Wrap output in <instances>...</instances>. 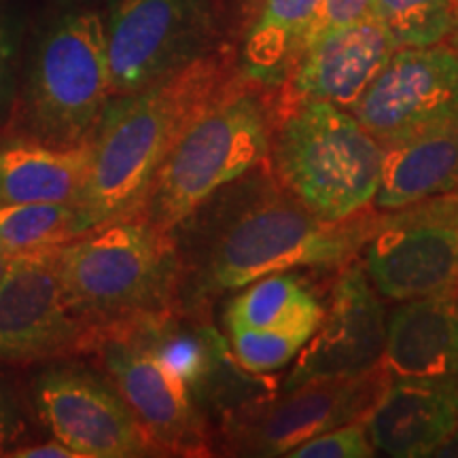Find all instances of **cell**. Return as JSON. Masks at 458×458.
<instances>
[{
	"mask_svg": "<svg viewBox=\"0 0 458 458\" xmlns=\"http://www.w3.org/2000/svg\"><path fill=\"white\" fill-rule=\"evenodd\" d=\"M374 206L344 221H325L291 196L267 159L206 199L174 232L182 278L179 306L206 310L210 300L284 270H340L357 259L380 225Z\"/></svg>",
	"mask_w": 458,
	"mask_h": 458,
	"instance_id": "obj_1",
	"label": "cell"
},
{
	"mask_svg": "<svg viewBox=\"0 0 458 458\" xmlns=\"http://www.w3.org/2000/svg\"><path fill=\"white\" fill-rule=\"evenodd\" d=\"M238 77L229 57L210 51L145 89L113 96L91 136L88 179L74 199L79 236L140 215L182 131Z\"/></svg>",
	"mask_w": 458,
	"mask_h": 458,
	"instance_id": "obj_2",
	"label": "cell"
},
{
	"mask_svg": "<svg viewBox=\"0 0 458 458\" xmlns=\"http://www.w3.org/2000/svg\"><path fill=\"white\" fill-rule=\"evenodd\" d=\"M55 267L71 310L88 329L179 306L181 253L174 232L145 215L91 227L60 246Z\"/></svg>",
	"mask_w": 458,
	"mask_h": 458,
	"instance_id": "obj_3",
	"label": "cell"
},
{
	"mask_svg": "<svg viewBox=\"0 0 458 458\" xmlns=\"http://www.w3.org/2000/svg\"><path fill=\"white\" fill-rule=\"evenodd\" d=\"M385 147L351 111L323 100L283 102L274 89L267 165L286 191L325 221L374 206Z\"/></svg>",
	"mask_w": 458,
	"mask_h": 458,
	"instance_id": "obj_4",
	"label": "cell"
},
{
	"mask_svg": "<svg viewBox=\"0 0 458 458\" xmlns=\"http://www.w3.org/2000/svg\"><path fill=\"white\" fill-rule=\"evenodd\" d=\"M274 89L242 74L189 123L157 170L140 215L168 232L267 159Z\"/></svg>",
	"mask_w": 458,
	"mask_h": 458,
	"instance_id": "obj_5",
	"label": "cell"
},
{
	"mask_svg": "<svg viewBox=\"0 0 458 458\" xmlns=\"http://www.w3.org/2000/svg\"><path fill=\"white\" fill-rule=\"evenodd\" d=\"M111 100L105 17L60 11L34 43L20 102V131L54 147L91 140Z\"/></svg>",
	"mask_w": 458,
	"mask_h": 458,
	"instance_id": "obj_6",
	"label": "cell"
},
{
	"mask_svg": "<svg viewBox=\"0 0 458 458\" xmlns=\"http://www.w3.org/2000/svg\"><path fill=\"white\" fill-rule=\"evenodd\" d=\"M386 385L388 374L380 363L360 376L276 391L221 418L213 450L227 456H286L314 435L368 416Z\"/></svg>",
	"mask_w": 458,
	"mask_h": 458,
	"instance_id": "obj_7",
	"label": "cell"
},
{
	"mask_svg": "<svg viewBox=\"0 0 458 458\" xmlns=\"http://www.w3.org/2000/svg\"><path fill=\"white\" fill-rule=\"evenodd\" d=\"M363 267L391 301L458 295V191L382 213Z\"/></svg>",
	"mask_w": 458,
	"mask_h": 458,
	"instance_id": "obj_8",
	"label": "cell"
},
{
	"mask_svg": "<svg viewBox=\"0 0 458 458\" xmlns=\"http://www.w3.org/2000/svg\"><path fill=\"white\" fill-rule=\"evenodd\" d=\"M113 96L134 94L213 51L210 0H106Z\"/></svg>",
	"mask_w": 458,
	"mask_h": 458,
	"instance_id": "obj_9",
	"label": "cell"
},
{
	"mask_svg": "<svg viewBox=\"0 0 458 458\" xmlns=\"http://www.w3.org/2000/svg\"><path fill=\"white\" fill-rule=\"evenodd\" d=\"M382 147L458 125V54L399 47L351 111Z\"/></svg>",
	"mask_w": 458,
	"mask_h": 458,
	"instance_id": "obj_10",
	"label": "cell"
},
{
	"mask_svg": "<svg viewBox=\"0 0 458 458\" xmlns=\"http://www.w3.org/2000/svg\"><path fill=\"white\" fill-rule=\"evenodd\" d=\"M32 401L54 439L81 458L156 454L122 394L96 371L55 365L34 377Z\"/></svg>",
	"mask_w": 458,
	"mask_h": 458,
	"instance_id": "obj_11",
	"label": "cell"
},
{
	"mask_svg": "<svg viewBox=\"0 0 458 458\" xmlns=\"http://www.w3.org/2000/svg\"><path fill=\"white\" fill-rule=\"evenodd\" d=\"M122 394L157 454H213L208 418L189 388L139 344L108 331H89L85 346Z\"/></svg>",
	"mask_w": 458,
	"mask_h": 458,
	"instance_id": "obj_12",
	"label": "cell"
},
{
	"mask_svg": "<svg viewBox=\"0 0 458 458\" xmlns=\"http://www.w3.org/2000/svg\"><path fill=\"white\" fill-rule=\"evenodd\" d=\"M385 301L365 274L363 263L340 267L331 284L318 327L295 357L280 391L312 380L351 377L377 368L386 346Z\"/></svg>",
	"mask_w": 458,
	"mask_h": 458,
	"instance_id": "obj_13",
	"label": "cell"
},
{
	"mask_svg": "<svg viewBox=\"0 0 458 458\" xmlns=\"http://www.w3.org/2000/svg\"><path fill=\"white\" fill-rule=\"evenodd\" d=\"M55 253L9 257L0 276V359H43L85 346L89 329L68 306Z\"/></svg>",
	"mask_w": 458,
	"mask_h": 458,
	"instance_id": "obj_14",
	"label": "cell"
},
{
	"mask_svg": "<svg viewBox=\"0 0 458 458\" xmlns=\"http://www.w3.org/2000/svg\"><path fill=\"white\" fill-rule=\"evenodd\" d=\"M397 45L374 13L337 28L301 49L289 79L276 88L283 102L323 100L352 111Z\"/></svg>",
	"mask_w": 458,
	"mask_h": 458,
	"instance_id": "obj_15",
	"label": "cell"
},
{
	"mask_svg": "<svg viewBox=\"0 0 458 458\" xmlns=\"http://www.w3.org/2000/svg\"><path fill=\"white\" fill-rule=\"evenodd\" d=\"M365 422L376 452L433 456L458 427V377H388Z\"/></svg>",
	"mask_w": 458,
	"mask_h": 458,
	"instance_id": "obj_16",
	"label": "cell"
},
{
	"mask_svg": "<svg viewBox=\"0 0 458 458\" xmlns=\"http://www.w3.org/2000/svg\"><path fill=\"white\" fill-rule=\"evenodd\" d=\"M388 377H458V300L399 301L386 317Z\"/></svg>",
	"mask_w": 458,
	"mask_h": 458,
	"instance_id": "obj_17",
	"label": "cell"
},
{
	"mask_svg": "<svg viewBox=\"0 0 458 458\" xmlns=\"http://www.w3.org/2000/svg\"><path fill=\"white\" fill-rule=\"evenodd\" d=\"M91 140L79 147L17 139L0 145V204L72 202L88 179Z\"/></svg>",
	"mask_w": 458,
	"mask_h": 458,
	"instance_id": "obj_18",
	"label": "cell"
},
{
	"mask_svg": "<svg viewBox=\"0 0 458 458\" xmlns=\"http://www.w3.org/2000/svg\"><path fill=\"white\" fill-rule=\"evenodd\" d=\"M452 191H458V125L386 147L374 208L388 213Z\"/></svg>",
	"mask_w": 458,
	"mask_h": 458,
	"instance_id": "obj_19",
	"label": "cell"
},
{
	"mask_svg": "<svg viewBox=\"0 0 458 458\" xmlns=\"http://www.w3.org/2000/svg\"><path fill=\"white\" fill-rule=\"evenodd\" d=\"M318 284L300 270L274 272L240 286L223 310V325L246 329L300 331L312 335L325 314Z\"/></svg>",
	"mask_w": 458,
	"mask_h": 458,
	"instance_id": "obj_20",
	"label": "cell"
},
{
	"mask_svg": "<svg viewBox=\"0 0 458 458\" xmlns=\"http://www.w3.org/2000/svg\"><path fill=\"white\" fill-rule=\"evenodd\" d=\"M320 0H261L240 34L238 71L250 83L276 89L289 79Z\"/></svg>",
	"mask_w": 458,
	"mask_h": 458,
	"instance_id": "obj_21",
	"label": "cell"
},
{
	"mask_svg": "<svg viewBox=\"0 0 458 458\" xmlns=\"http://www.w3.org/2000/svg\"><path fill=\"white\" fill-rule=\"evenodd\" d=\"M77 236L72 202L0 204V250L7 257L60 249Z\"/></svg>",
	"mask_w": 458,
	"mask_h": 458,
	"instance_id": "obj_22",
	"label": "cell"
},
{
	"mask_svg": "<svg viewBox=\"0 0 458 458\" xmlns=\"http://www.w3.org/2000/svg\"><path fill=\"white\" fill-rule=\"evenodd\" d=\"M374 15L399 47L444 43L454 21V0H374Z\"/></svg>",
	"mask_w": 458,
	"mask_h": 458,
	"instance_id": "obj_23",
	"label": "cell"
},
{
	"mask_svg": "<svg viewBox=\"0 0 458 458\" xmlns=\"http://www.w3.org/2000/svg\"><path fill=\"white\" fill-rule=\"evenodd\" d=\"M225 331L229 348L238 363L250 374L259 376H270L293 363L306 342L310 340V335L300 334V331L246 327H229Z\"/></svg>",
	"mask_w": 458,
	"mask_h": 458,
	"instance_id": "obj_24",
	"label": "cell"
},
{
	"mask_svg": "<svg viewBox=\"0 0 458 458\" xmlns=\"http://www.w3.org/2000/svg\"><path fill=\"white\" fill-rule=\"evenodd\" d=\"M376 454L368 433V422H346V425L331 428L297 445L286 456L295 458H369Z\"/></svg>",
	"mask_w": 458,
	"mask_h": 458,
	"instance_id": "obj_25",
	"label": "cell"
},
{
	"mask_svg": "<svg viewBox=\"0 0 458 458\" xmlns=\"http://www.w3.org/2000/svg\"><path fill=\"white\" fill-rule=\"evenodd\" d=\"M369 13H374V0H320L310 28L306 32V38H303L301 49L317 41V38L325 37L327 32L352 24V21Z\"/></svg>",
	"mask_w": 458,
	"mask_h": 458,
	"instance_id": "obj_26",
	"label": "cell"
},
{
	"mask_svg": "<svg viewBox=\"0 0 458 458\" xmlns=\"http://www.w3.org/2000/svg\"><path fill=\"white\" fill-rule=\"evenodd\" d=\"M17 24L13 15L0 7V111L7 105L13 88V71L17 57Z\"/></svg>",
	"mask_w": 458,
	"mask_h": 458,
	"instance_id": "obj_27",
	"label": "cell"
},
{
	"mask_svg": "<svg viewBox=\"0 0 458 458\" xmlns=\"http://www.w3.org/2000/svg\"><path fill=\"white\" fill-rule=\"evenodd\" d=\"M7 456H20V458H81L77 452L68 448L62 442H47L38 445H28V448H17L13 452H7Z\"/></svg>",
	"mask_w": 458,
	"mask_h": 458,
	"instance_id": "obj_28",
	"label": "cell"
},
{
	"mask_svg": "<svg viewBox=\"0 0 458 458\" xmlns=\"http://www.w3.org/2000/svg\"><path fill=\"white\" fill-rule=\"evenodd\" d=\"M20 433H21L20 418H17L15 410L11 408L9 401L3 397V393H0V448L20 437Z\"/></svg>",
	"mask_w": 458,
	"mask_h": 458,
	"instance_id": "obj_29",
	"label": "cell"
},
{
	"mask_svg": "<svg viewBox=\"0 0 458 458\" xmlns=\"http://www.w3.org/2000/svg\"><path fill=\"white\" fill-rule=\"evenodd\" d=\"M261 0H233V21H236L238 34L246 30V26L250 24L257 9H259Z\"/></svg>",
	"mask_w": 458,
	"mask_h": 458,
	"instance_id": "obj_30",
	"label": "cell"
},
{
	"mask_svg": "<svg viewBox=\"0 0 458 458\" xmlns=\"http://www.w3.org/2000/svg\"><path fill=\"white\" fill-rule=\"evenodd\" d=\"M433 456H442V458H458V427L452 431V435L445 442L439 445L437 450L433 452Z\"/></svg>",
	"mask_w": 458,
	"mask_h": 458,
	"instance_id": "obj_31",
	"label": "cell"
},
{
	"mask_svg": "<svg viewBox=\"0 0 458 458\" xmlns=\"http://www.w3.org/2000/svg\"><path fill=\"white\" fill-rule=\"evenodd\" d=\"M54 3V7L57 9V13L60 11H72V9H89L91 4H96L98 0H51Z\"/></svg>",
	"mask_w": 458,
	"mask_h": 458,
	"instance_id": "obj_32",
	"label": "cell"
},
{
	"mask_svg": "<svg viewBox=\"0 0 458 458\" xmlns=\"http://www.w3.org/2000/svg\"><path fill=\"white\" fill-rule=\"evenodd\" d=\"M445 41H448L445 45H450V47L458 54V0H454V21H452V30Z\"/></svg>",
	"mask_w": 458,
	"mask_h": 458,
	"instance_id": "obj_33",
	"label": "cell"
},
{
	"mask_svg": "<svg viewBox=\"0 0 458 458\" xmlns=\"http://www.w3.org/2000/svg\"><path fill=\"white\" fill-rule=\"evenodd\" d=\"M7 263H9V257L3 253V250H0V276H3L4 274V267H7Z\"/></svg>",
	"mask_w": 458,
	"mask_h": 458,
	"instance_id": "obj_34",
	"label": "cell"
},
{
	"mask_svg": "<svg viewBox=\"0 0 458 458\" xmlns=\"http://www.w3.org/2000/svg\"><path fill=\"white\" fill-rule=\"evenodd\" d=\"M456 300H458V295H456Z\"/></svg>",
	"mask_w": 458,
	"mask_h": 458,
	"instance_id": "obj_35",
	"label": "cell"
}]
</instances>
